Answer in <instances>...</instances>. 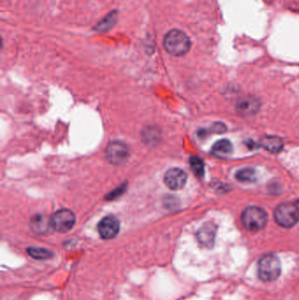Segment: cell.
<instances>
[{
	"mask_svg": "<svg viewBox=\"0 0 299 300\" xmlns=\"http://www.w3.org/2000/svg\"><path fill=\"white\" fill-rule=\"evenodd\" d=\"M163 47L169 55L182 56L190 51V38L182 30L173 29L165 34Z\"/></svg>",
	"mask_w": 299,
	"mask_h": 300,
	"instance_id": "1",
	"label": "cell"
},
{
	"mask_svg": "<svg viewBox=\"0 0 299 300\" xmlns=\"http://www.w3.org/2000/svg\"><path fill=\"white\" fill-rule=\"evenodd\" d=\"M258 276L264 282L275 281L281 275V262L274 254L263 256L258 263Z\"/></svg>",
	"mask_w": 299,
	"mask_h": 300,
	"instance_id": "2",
	"label": "cell"
},
{
	"mask_svg": "<svg viewBox=\"0 0 299 300\" xmlns=\"http://www.w3.org/2000/svg\"><path fill=\"white\" fill-rule=\"evenodd\" d=\"M241 221L248 230L258 232L266 226L268 215L263 209L257 206H249L242 212Z\"/></svg>",
	"mask_w": 299,
	"mask_h": 300,
	"instance_id": "3",
	"label": "cell"
},
{
	"mask_svg": "<svg viewBox=\"0 0 299 300\" xmlns=\"http://www.w3.org/2000/svg\"><path fill=\"white\" fill-rule=\"evenodd\" d=\"M276 222L285 228H290L299 221V208L295 204L285 203L278 205L274 213Z\"/></svg>",
	"mask_w": 299,
	"mask_h": 300,
	"instance_id": "4",
	"label": "cell"
},
{
	"mask_svg": "<svg viewBox=\"0 0 299 300\" xmlns=\"http://www.w3.org/2000/svg\"><path fill=\"white\" fill-rule=\"evenodd\" d=\"M52 229L58 233H68L76 224L74 212L68 209H62L55 212L50 218Z\"/></svg>",
	"mask_w": 299,
	"mask_h": 300,
	"instance_id": "5",
	"label": "cell"
},
{
	"mask_svg": "<svg viewBox=\"0 0 299 300\" xmlns=\"http://www.w3.org/2000/svg\"><path fill=\"white\" fill-rule=\"evenodd\" d=\"M106 157L113 164H121L129 157V150L125 143L113 142L106 148Z\"/></svg>",
	"mask_w": 299,
	"mask_h": 300,
	"instance_id": "6",
	"label": "cell"
},
{
	"mask_svg": "<svg viewBox=\"0 0 299 300\" xmlns=\"http://www.w3.org/2000/svg\"><path fill=\"white\" fill-rule=\"evenodd\" d=\"M121 229L120 220L113 215L105 217L98 225V231L101 238L111 240L117 236Z\"/></svg>",
	"mask_w": 299,
	"mask_h": 300,
	"instance_id": "7",
	"label": "cell"
},
{
	"mask_svg": "<svg viewBox=\"0 0 299 300\" xmlns=\"http://www.w3.org/2000/svg\"><path fill=\"white\" fill-rule=\"evenodd\" d=\"M186 182L187 174L181 168H170L165 174V184L170 190H180L185 185Z\"/></svg>",
	"mask_w": 299,
	"mask_h": 300,
	"instance_id": "8",
	"label": "cell"
},
{
	"mask_svg": "<svg viewBox=\"0 0 299 300\" xmlns=\"http://www.w3.org/2000/svg\"><path fill=\"white\" fill-rule=\"evenodd\" d=\"M260 108V103L253 97H245L240 99L236 105V110L243 116L256 114Z\"/></svg>",
	"mask_w": 299,
	"mask_h": 300,
	"instance_id": "9",
	"label": "cell"
},
{
	"mask_svg": "<svg viewBox=\"0 0 299 300\" xmlns=\"http://www.w3.org/2000/svg\"><path fill=\"white\" fill-rule=\"evenodd\" d=\"M216 230L217 228L214 224L208 223L204 225L197 234L199 242L206 247H212L215 240Z\"/></svg>",
	"mask_w": 299,
	"mask_h": 300,
	"instance_id": "10",
	"label": "cell"
},
{
	"mask_svg": "<svg viewBox=\"0 0 299 300\" xmlns=\"http://www.w3.org/2000/svg\"><path fill=\"white\" fill-rule=\"evenodd\" d=\"M233 145L230 141L226 139L220 140L212 146V154L218 157H226L233 153Z\"/></svg>",
	"mask_w": 299,
	"mask_h": 300,
	"instance_id": "11",
	"label": "cell"
},
{
	"mask_svg": "<svg viewBox=\"0 0 299 300\" xmlns=\"http://www.w3.org/2000/svg\"><path fill=\"white\" fill-rule=\"evenodd\" d=\"M261 146L271 153H278L281 151L284 143L278 136H266L261 140Z\"/></svg>",
	"mask_w": 299,
	"mask_h": 300,
	"instance_id": "12",
	"label": "cell"
},
{
	"mask_svg": "<svg viewBox=\"0 0 299 300\" xmlns=\"http://www.w3.org/2000/svg\"><path fill=\"white\" fill-rule=\"evenodd\" d=\"M31 227L34 233L45 234L48 232L49 228H52L50 220H47L42 215H35L31 220Z\"/></svg>",
	"mask_w": 299,
	"mask_h": 300,
	"instance_id": "13",
	"label": "cell"
},
{
	"mask_svg": "<svg viewBox=\"0 0 299 300\" xmlns=\"http://www.w3.org/2000/svg\"><path fill=\"white\" fill-rule=\"evenodd\" d=\"M235 177L241 183H254L256 181V169L252 168H242L236 173Z\"/></svg>",
	"mask_w": 299,
	"mask_h": 300,
	"instance_id": "14",
	"label": "cell"
},
{
	"mask_svg": "<svg viewBox=\"0 0 299 300\" xmlns=\"http://www.w3.org/2000/svg\"><path fill=\"white\" fill-rule=\"evenodd\" d=\"M27 253L31 257H33L36 260H47L51 258L53 256V252L51 250H48L44 248H35V247H31L27 249Z\"/></svg>",
	"mask_w": 299,
	"mask_h": 300,
	"instance_id": "15",
	"label": "cell"
},
{
	"mask_svg": "<svg viewBox=\"0 0 299 300\" xmlns=\"http://www.w3.org/2000/svg\"><path fill=\"white\" fill-rule=\"evenodd\" d=\"M117 13L115 12H111L108 16H106V18L103 20L102 22L99 23L98 26H96L97 28L96 29L98 31H108L113 27V25L117 21Z\"/></svg>",
	"mask_w": 299,
	"mask_h": 300,
	"instance_id": "16",
	"label": "cell"
},
{
	"mask_svg": "<svg viewBox=\"0 0 299 300\" xmlns=\"http://www.w3.org/2000/svg\"><path fill=\"white\" fill-rule=\"evenodd\" d=\"M190 168L196 176L198 177H202L204 176V161H202L200 158H198L197 156H191L190 158Z\"/></svg>",
	"mask_w": 299,
	"mask_h": 300,
	"instance_id": "17",
	"label": "cell"
}]
</instances>
